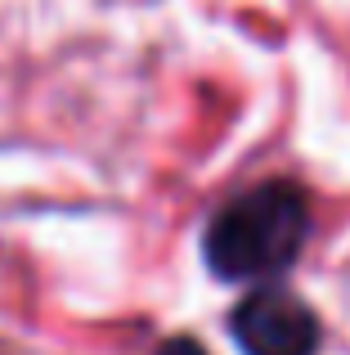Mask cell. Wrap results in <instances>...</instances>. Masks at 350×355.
<instances>
[{"instance_id":"obj_1","label":"cell","mask_w":350,"mask_h":355,"mask_svg":"<svg viewBox=\"0 0 350 355\" xmlns=\"http://www.w3.org/2000/svg\"><path fill=\"white\" fill-rule=\"evenodd\" d=\"M310 234V198L292 180H265L229 198L202 230V261L225 284H265L297 266Z\"/></svg>"},{"instance_id":"obj_2","label":"cell","mask_w":350,"mask_h":355,"mask_svg":"<svg viewBox=\"0 0 350 355\" xmlns=\"http://www.w3.org/2000/svg\"><path fill=\"white\" fill-rule=\"evenodd\" d=\"M229 338L243 355H315L324 342L319 315L288 288L270 284L234 306L229 315Z\"/></svg>"},{"instance_id":"obj_3","label":"cell","mask_w":350,"mask_h":355,"mask_svg":"<svg viewBox=\"0 0 350 355\" xmlns=\"http://www.w3.org/2000/svg\"><path fill=\"white\" fill-rule=\"evenodd\" d=\"M158 355H207V351H202L193 338H171V342H162V347H158Z\"/></svg>"}]
</instances>
